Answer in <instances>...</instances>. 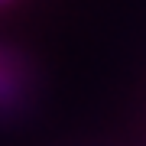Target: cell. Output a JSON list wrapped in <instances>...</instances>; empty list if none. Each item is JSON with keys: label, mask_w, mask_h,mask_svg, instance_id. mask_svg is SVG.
Here are the masks:
<instances>
[{"label": "cell", "mask_w": 146, "mask_h": 146, "mask_svg": "<svg viewBox=\"0 0 146 146\" xmlns=\"http://www.w3.org/2000/svg\"><path fill=\"white\" fill-rule=\"evenodd\" d=\"M29 65L23 62V55L16 49L0 46V117H10L23 107V101L29 98Z\"/></svg>", "instance_id": "6da1fadb"}, {"label": "cell", "mask_w": 146, "mask_h": 146, "mask_svg": "<svg viewBox=\"0 0 146 146\" xmlns=\"http://www.w3.org/2000/svg\"><path fill=\"white\" fill-rule=\"evenodd\" d=\"M0 3H7V0H0Z\"/></svg>", "instance_id": "7a4b0ae2"}]
</instances>
